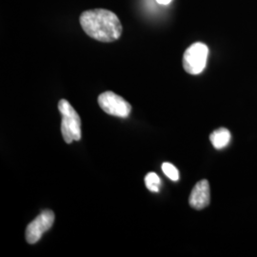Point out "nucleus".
<instances>
[{
    "label": "nucleus",
    "mask_w": 257,
    "mask_h": 257,
    "mask_svg": "<svg viewBox=\"0 0 257 257\" xmlns=\"http://www.w3.org/2000/svg\"><path fill=\"white\" fill-rule=\"evenodd\" d=\"M79 22L83 31L89 37L101 42L117 40L123 31L119 19L109 10L86 11L81 14Z\"/></svg>",
    "instance_id": "obj_1"
},
{
    "label": "nucleus",
    "mask_w": 257,
    "mask_h": 257,
    "mask_svg": "<svg viewBox=\"0 0 257 257\" xmlns=\"http://www.w3.org/2000/svg\"><path fill=\"white\" fill-rule=\"evenodd\" d=\"M58 110L62 114L61 133L65 142L68 144L81 139V119L76 110L66 99L58 103Z\"/></svg>",
    "instance_id": "obj_2"
},
{
    "label": "nucleus",
    "mask_w": 257,
    "mask_h": 257,
    "mask_svg": "<svg viewBox=\"0 0 257 257\" xmlns=\"http://www.w3.org/2000/svg\"><path fill=\"white\" fill-rule=\"evenodd\" d=\"M209 55V48L201 42H196L189 47L183 55L184 70L188 74H201L206 64Z\"/></svg>",
    "instance_id": "obj_3"
},
{
    "label": "nucleus",
    "mask_w": 257,
    "mask_h": 257,
    "mask_svg": "<svg viewBox=\"0 0 257 257\" xmlns=\"http://www.w3.org/2000/svg\"><path fill=\"white\" fill-rule=\"evenodd\" d=\"M98 104L102 110L108 114L118 116V117H128L132 111V106L123 97L113 92H105L98 96Z\"/></svg>",
    "instance_id": "obj_4"
},
{
    "label": "nucleus",
    "mask_w": 257,
    "mask_h": 257,
    "mask_svg": "<svg viewBox=\"0 0 257 257\" xmlns=\"http://www.w3.org/2000/svg\"><path fill=\"white\" fill-rule=\"evenodd\" d=\"M55 222L54 211L46 210L42 211L37 218L28 225L26 229V241L29 244H36L42 235L50 230Z\"/></svg>",
    "instance_id": "obj_5"
},
{
    "label": "nucleus",
    "mask_w": 257,
    "mask_h": 257,
    "mask_svg": "<svg viewBox=\"0 0 257 257\" xmlns=\"http://www.w3.org/2000/svg\"><path fill=\"white\" fill-rule=\"evenodd\" d=\"M211 202L210 184L206 179H203L193 187L189 198L190 206L195 210H203L208 207Z\"/></svg>",
    "instance_id": "obj_6"
},
{
    "label": "nucleus",
    "mask_w": 257,
    "mask_h": 257,
    "mask_svg": "<svg viewBox=\"0 0 257 257\" xmlns=\"http://www.w3.org/2000/svg\"><path fill=\"white\" fill-rule=\"evenodd\" d=\"M230 138L231 136H230V131L225 128H218L214 131L210 136V140L212 146L217 150H220L228 146V144L230 143Z\"/></svg>",
    "instance_id": "obj_7"
},
{
    "label": "nucleus",
    "mask_w": 257,
    "mask_h": 257,
    "mask_svg": "<svg viewBox=\"0 0 257 257\" xmlns=\"http://www.w3.org/2000/svg\"><path fill=\"white\" fill-rule=\"evenodd\" d=\"M145 185H146L148 190H150L151 192L158 193L159 187L161 185V180L156 173H150L145 177Z\"/></svg>",
    "instance_id": "obj_8"
},
{
    "label": "nucleus",
    "mask_w": 257,
    "mask_h": 257,
    "mask_svg": "<svg viewBox=\"0 0 257 257\" xmlns=\"http://www.w3.org/2000/svg\"><path fill=\"white\" fill-rule=\"evenodd\" d=\"M162 171L167 177H169L173 181L179 180V172L175 166L169 162H165L162 164Z\"/></svg>",
    "instance_id": "obj_9"
},
{
    "label": "nucleus",
    "mask_w": 257,
    "mask_h": 257,
    "mask_svg": "<svg viewBox=\"0 0 257 257\" xmlns=\"http://www.w3.org/2000/svg\"><path fill=\"white\" fill-rule=\"evenodd\" d=\"M156 1H157V3H159L161 5H168L172 2V0H156Z\"/></svg>",
    "instance_id": "obj_10"
}]
</instances>
